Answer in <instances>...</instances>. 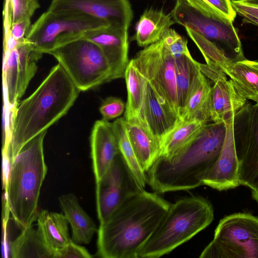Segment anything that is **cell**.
Segmentation results:
<instances>
[{
  "label": "cell",
  "instance_id": "35",
  "mask_svg": "<svg viewBox=\"0 0 258 258\" xmlns=\"http://www.w3.org/2000/svg\"><path fill=\"white\" fill-rule=\"evenodd\" d=\"M3 218H2V254L3 257H10V211L6 202L3 200Z\"/></svg>",
  "mask_w": 258,
  "mask_h": 258
},
{
  "label": "cell",
  "instance_id": "32",
  "mask_svg": "<svg viewBox=\"0 0 258 258\" xmlns=\"http://www.w3.org/2000/svg\"><path fill=\"white\" fill-rule=\"evenodd\" d=\"M162 40L175 58L190 54L187 40L174 29L170 28L163 36Z\"/></svg>",
  "mask_w": 258,
  "mask_h": 258
},
{
  "label": "cell",
  "instance_id": "22",
  "mask_svg": "<svg viewBox=\"0 0 258 258\" xmlns=\"http://www.w3.org/2000/svg\"><path fill=\"white\" fill-rule=\"evenodd\" d=\"M221 71L228 76L238 91L246 99L258 102V61L246 58L230 59Z\"/></svg>",
  "mask_w": 258,
  "mask_h": 258
},
{
  "label": "cell",
  "instance_id": "28",
  "mask_svg": "<svg viewBox=\"0 0 258 258\" xmlns=\"http://www.w3.org/2000/svg\"><path fill=\"white\" fill-rule=\"evenodd\" d=\"M11 258H54V252L45 244L33 225L22 230L10 246Z\"/></svg>",
  "mask_w": 258,
  "mask_h": 258
},
{
  "label": "cell",
  "instance_id": "37",
  "mask_svg": "<svg viewBox=\"0 0 258 258\" xmlns=\"http://www.w3.org/2000/svg\"><path fill=\"white\" fill-rule=\"evenodd\" d=\"M31 25V20H23L12 24L10 28L4 27V31L10 32L14 39L21 41L25 39Z\"/></svg>",
  "mask_w": 258,
  "mask_h": 258
},
{
  "label": "cell",
  "instance_id": "8",
  "mask_svg": "<svg viewBox=\"0 0 258 258\" xmlns=\"http://www.w3.org/2000/svg\"><path fill=\"white\" fill-rule=\"evenodd\" d=\"M201 258H258V217L236 213L225 216Z\"/></svg>",
  "mask_w": 258,
  "mask_h": 258
},
{
  "label": "cell",
  "instance_id": "23",
  "mask_svg": "<svg viewBox=\"0 0 258 258\" xmlns=\"http://www.w3.org/2000/svg\"><path fill=\"white\" fill-rule=\"evenodd\" d=\"M124 124L136 158L146 172L160 156L159 143L146 126L125 119Z\"/></svg>",
  "mask_w": 258,
  "mask_h": 258
},
{
  "label": "cell",
  "instance_id": "4",
  "mask_svg": "<svg viewBox=\"0 0 258 258\" xmlns=\"http://www.w3.org/2000/svg\"><path fill=\"white\" fill-rule=\"evenodd\" d=\"M47 131L28 142L12 162L3 198L12 219L22 230L37 219L38 201L47 174L43 141Z\"/></svg>",
  "mask_w": 258,
  "mask_h": 258
},
{
  "label": "cell",
  "instance_id": "17",
  "mask_svg": "<svg viewBox=\"0 0 258 258\" xmlns=\"http://www.w3.org/2000/svg\"><path fill=\"white\" fill-rule=\"evenodd\" d=\"M233 117L225 122L226 133L221 153L215 165L203 179V185L219 191L240 185L239 162L233 137Z\"/></svg>",
  "mask_w": 258,
  "mask_h": 258
},
{
  "label": "cell",
  "instance_id": "18",
  "mask_svg": "<svg viewBox=\"0 0 258 258\" xmlns=\"http://www.w3.org/2000/svg\"><path fill=\"white\" fill-rule=\"evenodd\" d=\"M91 156L95 182L98 183L108 171L119 153L118 140L112 123L97 120L91 137Z\"/></svg>",
  "mask_w": 258,
  "mask_h": 258
},
{
  "label": "cell",
  "instance_id": "41",
  "mask_svg": "<svg viewBox=\"0 0 258 258\" xmlns=\"http://www.w3.org/2000/svg\"><path fill=\"white\" fill-rule=\"evenodd\" d=\"M244 2L253 5H258V0H243Z\"/></svg>",
  "mask_w": 258,
  "mask_h": 258
},
{
  "label": "cell",
  "instance_id": "25",
  "mask_svg": "<svg viewBox=\"0 0 258 258\" xmlns=\"http://www.w3.org/2000/svg\"><path fill=\"white\" fill-rule=\"evenodd\" d=\"M36 221L39 233L54 254L56 250L72 240L69 231V223L63 214L41 210L38 212Z\"/></svg>",
  "mask_w": 258,
  "mask_h": 258
},
{
  "label": "cell",
  "instance_id": "12",
  "mask_svg": "<svg viewBox=\"0 0 258 258\" xmlns=\"http://www.w3.org/2000/svg\"><path fill=\"white\" fill-rule=\"evenodd\" d=\"M133 60L157 93L180 117L175 84V58L163 40L145 47Z\"/></svg>",
  "mask_w": 258,
  "mask_h": 258
},
{
  "label": "cell",
  "instance_id": "16",
  "mask_svg": "<svg viewBox=\"0 0 258 258\" xmlns=\"http://www.w3.org/2000/svg\"><path fill=\"white\" fill-rule=\"evenodd\" d=\"M101 49L110 66L112 80L124 77L129 63L128 29L107 26L86 32L81 37Z\"/></svg>",
  "mask_w": 258,
  "mask_h": 258
},
{
  "label": "cell",
  "instance_id": "20",
  "mask_svg": "<svg viewBox=\"0 0 258 258\" xmlns=\"http://www.w3.org/2000/svg\"><path fill=\"white\" fill-rule=\"evenodd\" d=\"M60 207L71 226L72 240L78 244H89L98 229L80 205L76 196L72 193L58 198Z\"/></svg>",
  "mask_w": 258,
  "mask_h": 258
},
{
  "label": "cell",
  "instance_id": "42",
  "mask_svg": "<svg viewBox=\"0 0 258 258\" xmlns=\"http://www.w3.org/2000/svg\"><path fill=\"white\" fill-rule=\"evenodd\" d=\"M256 61H258V59H257V60H256Z\"/></svg>",
  "mask_w": 258,
  "mask_h": 258
},
{
  "label": "cell",
  "instance_id": "30",
  "mask_svg": "<svg viewBox=\"0 0 258 258\" xmlns=\"http://www.w3.org/2000/svg\"><path fill=\"white\" fill-rule=\"evenodd\" d=\"M118 140L119 153L139 185L144 189L147 183L146 172L140 166L128 139L123 117L112 123Z\"/></svg>",
  "mask_w": 258,
  "mask_h": 258
},
{
  "label": "cell",
  "instance_id": "31",
  "mask_svg": "<svg viewBox=\"0 0 258 258\" xmlns=\"http://www.w3.org/2000/svg\"><path fill=\"white\" fill-rule=\"evenodd\" d=\"M7 1L11 11L12 24L23 20H31V17L40 7L38 0Z\"/></svg>",
  "mask_w": 258,
  "mask_h": 258
},
{
  "label": "cell",
  "instance_id": "5",
  "mask_svg": "<svg viewBox=\"0 0 258 258\" xmlns=\"http://www.w3.org/2000/svg\"><path fill=\"white\" fill-rule=\"evenodd\" d=\"M214 217L212 204L202 196L183 197L170 204L138 258H156L169 253L208 226Z\"/></svg>",
  "mask_w": 258,
  "mask_h": 258
},
{
  "label": "cell",
  "instance_id": "10",
  "mask_svg": "<svg viewBox=\"0 0 258 258\" xmlns=\"http://www.w3.org/2000/svg\"><path fill=\"white\" fill-rule=\"evenodd\" d=\"M37 53L26 38L4 46L3 84L6 112L14 111L37 72Z\"/></svg>",
  "mask_w": 258,
  "mask_h": 258
},
{
  "label": "cell",
  "instance_id": "43",
  "mask_svg": "<svg viewBox=\"0 0 258 258\" xmlns=\"http://www.w3.org/2000/svg\"><path fill=\"white\" fill-rule=\"evenodd\" d=\"M257 27H258V26H257Z\"/></svg>",
  "mask_w": 258,
  "mask_h": 258
},
{
  "label": "cell",
  "instance_id": "7",
  "mask_svg": "<svg viewBox=\"0 0 258 258\" xmlns=\"http://www.w3.org/2000/svg\"><path fill=\"white\" fill-rule=\"evenodd\" d=\"M170 13L175 23L199 34L231 59L245 58L233 21L215 9L202 11L184 1L178 0Z\"/></svg>",
  "mask_w": 258,
  "mask_h": 258
},
{
  "label": "cell",
  "instance_id": "24",
  "mask_svg": "<svg viewBox=\"0 0 258 258\" xmlns=\"http://www.w3.org/2000/svg\"><path fill=\"white\" fill-rule=\"evenodd\" d=\"M127 92L124 119L147 127L143 119L146 80L135 64L130 60L124 77Z\"/></svg>",
  "mask_w": 258,
  "mask_h": 258
},
{
  "label": "cell",
  "instance_id": "33",
  "mask_svg": "<svg viewBox=\"0 0 258 258\" xmlns=\"http://www.w3.org/2000/svg\"><path fill=\"white\" fill-rule=\"evenodd\" d=\"M125 109L124 102L119 98L112 96L104 100L99 108L102 119L107 121L120 116Z\"/></svg>",
  "mask_w": 258,
  "mask_h": 258
},
{
  "label": "cell",
  "instance_id": "38",
  "mask_svg": "<svg viewBox=\"0 0 258 258\" xmlns=\"http://www.w3.org/2000/svg\"><path fill=\"white\" fill-rule=\"evenodd\" d=\"M216 11L233 22L236 12L230 0H205Z\"/></svg>",
  "mask_w": 258,
  "mask_h": 258
},
{
  "label": "cell",
  "instance_id": "36",
  "mask_svg": "<svg viewBox=\"0 0 258 258\" xmlns=\"http://www.w3.org/2000/svg\"><path fill=\"white\" fill-rule=\"evenodd\" d=\"M93 256L84 247L72 240L55 252L54 258H91Z\"/></svg>",
  "mask_w": 258,
  "mask_h": 258
},
{
  "label": "cell",
  "instance_id": "11",
  "mask_svg": "<svg viewBox=\"0 0 258 258\" xmlns=\"http://www.w3.org/2000/svg\"><path fill=\"white\" fill-rule=\"evenodd\" d=\"M233 137L240 185H258V102L247 103L233 117Z\"/></svg>",
  "mask_w": 258,
  "mask_h": 258
},
{
  "label": "cell",
  "instance_id": "15",
  "mask_svg": "<svg viewBox=\"0 0 258 258\" xmlns=\"http://www.w3.org/2000/svg\"><path fill=\"white\" fill-rule=\"evenodd\" d=\"M201 71L214 84L210 96V118L212 122H225L247 102L237 90L231 80L221 71L199 62Z\"/></svg>",
  "mask_w": 258,
  "mask_h": 258
},
{
  "label": "cell",
  "instance_id": "9",
  "mask_svg": "<svg viewBox=\"0 0 258 258\" xmlns=\"http://www.w3.org/2000/svg\"><path fill=\"white\" fill-rule=\"evenodd\" d=\"M107 26L89 16L47 10L31 25L25 38L42 55L59 45L81 38L89 31Z\"/></svg>",
  "mask_w": 258,
  "mask_h": 258
},
{
  "label": "cell",
  "instance_id": "6",
  "mask_svg": "<svg viewBox=\"0 0 258 258\" xmlns=\"http://www.w3.org/2000/svg\"><path fill=\"white\" fill-rule=\"evenodd\" d=\"M54 56L80 91H86L112 81L108 62L100 47L83 38L55 47Z\"/></svg>",
  "mask_w": 258,
  "mask_h": 258
},
{
  "label": "cell",
  "instance_id": "27",
  "mask_svg": "<svg viewBox=\"0 0 258 258\" xmlns=\"http://www.w3.org/2000/svg\"><path fill=\"white\" fill-rule=\"evenodd\" d=\"M207 123L199 120L180 119L160 141L159 157H170L184 149L195 140Z\"/></svg>",
  "mask_w": 258,
  "mask_h": 258
},
{
  "label": "cell",
  "instance_id": "40",
  "mask_svg": "<svg viewBox=\"0 0 258 258\" xmlns=\"http://www.w3.org/2000/svg\"><path fill=\"white\" fill-rule=\"evenodd\" d=\"M251 191L252 197L258 205V185L254 189L251 190Z\"/></svg>",
  "mask_w": 258,
  "mask_h": 258
},
{
  "label": "cell",
  "instance_id": "3",
  "mask_svg": "<svg viewBox=\"0 0 258 258\" xmlns=\"http://www.w3.org/2000/svg\"><path fill=\"white\" fill-rule=\"evenodd\" d=\"M225 122L208 123L195 140L173 156L159 157L146 172L156 193L187 190L203 185L216 162L226 133Z\"/></svg>",
  "mask_w": 258,
  "mask_h": 258
},
{
  "label": "cell",
  "instance_id": "13",
  "mask_svg": "<svg viewBox=\"0 0 258 258\" xmlns=\"http://www.w3.org/2000/svg\"><path fill=\"white\" fill-rule=\"evenodd\" d=\"M143 189L119 153L102 178L96 183L99 222L105 220L128 198Z\"/></svg>",
  "mask_w": 258,
  "mask_h": 258
},
{
  "label": "cell",
  "instance_id": "19",
  "mask_svg": "<svg viewBox=\"0 0 258 258\" xmlns=\"http://www.w3.org/2000/svg\"><path fill=\"white\" fill-rule=\"evenodd\" d=\"M143 119L159 143L180 120L178 115L147 80Z\"/></svg>",
  "mask_w": 258,
  "mask_h": 258
},
{
  "label": "cell",
  "instance_id": "26",
  "mask_svg": "<svg viewBox=\"0 0 258 258\" xmlns=\"http://www.w3.org/2000/svg\"><path fill=\"white\" fill-rule=\"evenodd\" d=\"M211 88L210 79L200 69L186 103L181 112L180 119L199 120L206 123L210 121L209 105Z\"/></svg>",
  "mask_w": 258,
  "mask_h": 258
},
{
  "label": "cell",
  "instance_id": "21",
  "mask_svg": "<svg viewBox=\"0 0 258 258\" xmlns=\"http://www.w3.org/2000/svg\"><path fill=\"white\" fill-rule=\"evenodd\" d=\"M175 23L171 14L153 8L144 11L136 24L134 39L140 47H147L161 40Z\"/></svg>",
  "mask_w": 258,
  "mask_h": 258
},
{
  "label": "cell",
  "instance_id": "14",
  "mask_svg": "<svg viewBox=\"0 0 258 258\" xmlns=\"http://www.w3.org/2000/svg\"><path fill=\"white\" fill-rule=\"evenodd\" d=\"M47 10L87 15L109 26L126 29L133 17L128 0H52Z\"/></svg>",
  "mask_w": 258,
  "mask_h": 258
},
{
  "label": "cell",
  "instance_id": "34",
  "mask_svg": "<svg viewBox=\"0 0 258 258\" xmlns=\"http://www.w3.org/2000/svg\"><path fill=\"white\" fill-rule=\"evenodd\" d=\"M231 3L235 12L242 17L243 23L258 26V5L247 3L243 0H232Z\"/></svg>",
  "mask_w": 258,
  "mask_h": 258
},
{
  "label": "cell",
  "instance_id": "1",
  "mask_svg": "<svg viewBox=\"0 0 258 258\" xmlns=\"http://www.w3.org/2000/svg\"><path fill=\"white\" fill-rule=\"evenodd\" d=\"M79 92L58 63L34 92L7 115L5 130L9 134L10 142L4 151L11 164L28 142L67 114Z\"/></svg>",
  "mask_w": 258,
  "mask_h": 258
},
{
  "label": "cell",
  "instance_id": "29",
  "mask_svg": "<svg viewBox=\"0 0 258 258\" xmlns=\"http://www.w3.org/2000/svg\"><path fill=\"white\" fill-rule=\"evenodd\" d=\"M198 63L191 54L175 58V84L179 116L186 103L195 79L200 70Z\"/></svg>",
  "mask_w": 258,
  "mask_h": 258
},
{
  "label": "cell",
  "instance_id": "39",
  "mask_svg": "<svg viewBox=\"0 0 258 258\" xmlns=\"http://www.w3.org/2000/svg\"><path fill=\"white\" fill-rule=\"evenodd\" d=\"M178 1V0H177ZM184 1L196 8L202 11H209L213 9L205 0H182Z\"/></svg>",
  "mask_w": 258,
  "mask_h": 258
},
{
  "label": "cell",
  "instance_id": "2",
  "mask_svg": "<svg viewBox=\"0 0 258 258\" xmlns=\"http://www.w3.org/2000/svg\"><path fill=\"white\" fill-rule=\"evenodd\" d=\"M170 203L143 189L128 198L97 230V255L103 258H138Z\"/></svg>",
  "mask_w": 258,
  "mask_h": 258
}]
</instances>
